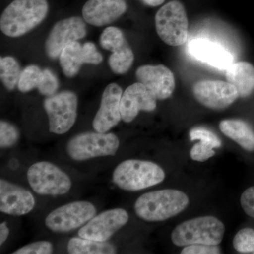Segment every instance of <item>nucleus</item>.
Returning <instances> with one entry per match:
<instances>
[{"mask_svg":"<svg viewBox=\"0 0 254 254\" xmlns=\"http://www.w3.org/2000/svg\"><path fill=\"white\" fill-rule=\"evenodd\" d=\"M48 10L47 0H14L1 15V31L11 38L22 36L46 18Z\"/></svg>","mask_w":254,"mask_h":254,"instance_id":"nucleus-1","label":"nucleus"},{"mask_svg":"<svg viewBox=\"0 0 254 254\" xmlns=\"http://www.w3.org/2000/svg\"><path fill=\"white\" fill-rule=\"evenodd\" d=\"M190 203L185 193L176 190L148 192L141 195L134 205L135 212L145 221L160 222L178 215Z\"/></svg>","mask_w":254,"mask_h":254,"instance_id":"nucleus-2","label":"nucleus"},{"mask_svg":"<svg viewBox=\"0 0 254 254\" xmlns=\"http://www.w3.org/2000/svg\"><path fill=\"white\" fill-rule=\"evenodd\" d=\"M225 234V225L213 216L198 217L182 222L172 233V241L178 247L192 245L218 246Z\"/></svg>","mask_w":254,"mask_h":254,"instance_id":"nucleus-3","label":"nucleus"},{"mask_svg":"<svg viewBox=\"0 0 254 254\" xmlns=\"http://www.w3.org/2000/svg\"><path fill=\"white\" fill-rule=\"evenodd\" d=\"M165 177L163 169L153 162L127 160L115 168L113 179L122 190L136 191L158 185Z\"/></svg>","mask_w":254,"mask_h":254,"instance_id":"nucleus-4","label":"nucleus"},{"mask_svg":"<svg viewBox=\"0 0 254 254\" xmlns=\"http://www.w3.org/2000/svg\"><path fill=\"white\" fill-rule=\"evenodd\" d=\"M155 28L162 41L170 46H180L188 38L186 10L180 1L174 0L164 5L155 15Z\"/></svg>","mask_w":254,"mask_h":254,"instance_id":"nucleus-5","label":"nucleus"},{"mask_svg":"<svg viewBox=\"0 0 254 254\" xmlns=\"http://www.w3.org/2000/svg\"><path fill=\"white\" fill-rule=\"evenodd\" d=\"M120 146V140L114 133H80L68 141L66 150L73 160H89L97 157L115 155Z\"/></svg>","mask_w":254,"mask_h":254,"instance_id":"nucleus-6","label":"nucleus"},{"mask_svg":"<svg viewBox=\"0 0 254 254\" xmlns=\"http://www.w3.org/2000/svg\"><path fill=\"white\" fill-rule=\"evenodd\" d=\"M27 178L32 190L38 194L63 195L71 188L70 177L48 162H38L31 165L27 172Z\"/></svg>","mask_w":254,"mask_h":254,"instance_id":"nucleus-7","label":"nucleus"},{"mask_svg":"<svg viewBox=\"0 0 254 254\" xmlns=\"http://www.w3.org/2000/svg\"><path fill=\"white\" fill-rule=\"evenodd\" d=\"M49 119V129L64 134L72 128L77 118L78 98L73 92L62 91L48 96L43 103Z\"/></svg>","mask_w":254,"mask_h":254,"instance_id":"nucleus-8","label":"nucleus"},{"mask_svg":"<svg viewBox=\"0 0 254 254\" xmlns=\"http://www.w3.org/2000/svg\"><path fill=\"white\" fill-rule=\"evenodd\" d=\"M96 215V208L89 202L75 201L55 209L46 219L48 229L55 232H68L90 221Z\"/></svg>","mask_w":254,"mask_h":254,"instance_id":"nucleus-9","label":"nucleus"},{"mask_svg":"<svg viewBox=\"0 0 254 254\" xmlns=\"http://www.w3.org/2000/svg\"><path fill=\"white\" fill-rule=\"evenodd\" d=\"M84 21L78 16L60 20L55 23L46 42V54L51 59L59 58L65 47L86 36Z\"/></svg>","mask_w":254,"mask_h":254,"instance_id":"nucleus-10","label":"nucleus"},{"mask_svg":"<svg viewBox=\"0 0 254 254\" xmlns=\"http://www.w3.org/2000/svg\"><path fill=\"white\" fill-rule=\"evenodd\" d=\"M128 214L122 208L111 209L93 217L80 229L78 236L99 242H107L114 234L125 226Z\"/></svg>","mask_w":254,"mask_h":254,"instance_id":"nucleus-11","label":"nucleus"},{"mask_svg":"<svg viewBox=\"0 0 254 254\" xmlns=\"http://www.w3.org/2000/svg\"><path fill=\"white\" fill-rule=\"evenodd\" d=\"M195 99L206 108L225 109L239 97L235 87L228 81L203 80L197 82L193 88Z\"/></svg>","mask_w":254,"mask_h":254,"instance_id":"nucleus-12","label":"nucleus"},{"mask_svg":"<svg viewBox=\"0 0 254 254\" xmlns=\"http://www.w3.org/2000/svg\"><path fill=\"white\" fill-rule=\"evenodd\" d=\"M123 94V89L117 83H110L106 87L99 110L93 119L95 131L106 133L118 125L122 119L120 103Z\"/></svg>","mask_w":254,"mask_h":254,"instance_id":"nucleus-13","label":"nucleus"},{"mask_svg":"<svg viewBox=\"0 0 254 254\" xmlns=\"http://www.w3.org/2000/svg\"><path fill=\"white\" fill-rule=\"evenodd\" d=\"M138 82L144 85L157 100L168 99L175 88V79L170 68L164 65H143L137 68Z\"/></svg>","mask_w":254,"mask_h":254,"instance_id":"nucleus-14","label":"nucleus"},{"mask_svg":"<svg viewBox=\"0 0 254 254\" xmlns=\"http://www.w3.org/2000/svg\"><path fill=\"white\" fill-rule=\"evenodd\" d=\"M157 107V98L140 82L127 88L120 103L122 120L129 123L136 118L140 111L152 112Z\"/></svg>","mask_w":254,"mask_h":254,"instance_id":"nucleus-15","label":"nucleus"},{"mask_svg":"<svg viewBox=\"0 0 254 254\" xmlns=\"http://www.w3.org/2000/svg\"><path fill=\"white\" fill-rule=\"evenodd\" d=\"M34 206L35 198L29 190L1 179L0 210L1 213L21 216L30 213Z\"/></svg>","mask_w":254,"mask_h":254,"instance_id":"nucleus-16","label":"nucleus"},{"mask_svg":"<svg viewBox=\"0 0 254 254\" xmlns=\"http://www.w3.org/2000/svg\"><path fill=\"white\" fill-rule=\"evenodd\" d=\"M127 9L125 0H88L82 13L86 22L100 27L116 21Z\"/></svg>","mask_w":254,"mask_h":254,"instance_id":"nucleus-17","label":"nucleus"},{"mask_svg":"<svg viewBox=\"0 0 254 254\" xmlns=\"http://www.w3.org/2000/svg\"><path fill=\"white\" fill-rule=\"evenodd\" d=\"M189 51L195 59L220 70H226L233 64V57L230 52L209 40H193L189 44Z\"/></svg>","mask_w":254,"mask_h":254,"instance_id":"nucleus-18","label":"nucleus"},{"mask_svg":"<svg viewBox=\"0 0 254 254\" xmlns=\"http://www.w3.org/2000/svg\"><path fill=\"white\" fill-rule=\"evenodd\" d=\"M226 78L245 98L254 91V66L247 62L233 63L226 69Z\"/></svg>","mask_w":254,"mask_h":254,"instance_id":"nucleus-19","label":"nucleus"},{"mask_svg":"<svg viewBox=\"0 0 254 254\" xmlns=\"http://www.w3.org/2000/svg\"><path fill=\"white\" fill-rule=\"evenodd\" d=\"M220 131L248 151L254 150V131L252 127L240 120H225L220 123Z\"/></svg>","mask_w":254,"mask_h":254,"instance_id":"nucleus-20","label":"nucleus"},{"mask_svg":"<svg viewBox=\"0 0 254 254\" xmlns=\"http://www.w3.org/2000/svg\"><path fill=\"white\" fill-rule=\"evenodd\" d=\"M59 58L63 73L68 78L76 76L82 65L85 64L83 46L78 41L73 42L65 47Z\"/></svg>","mask_w":254,"mask_h":254,"instance_id":"nucleus-21","label":"nucleus"},{"mask_svg":"<svg viewBox=\"0 0 254 254\" xmlns=\"http://www.w3.org/2000/svg\"><path fill=\"white\" fill-rule=\"evenodd\" d=\"M68 252L71 254H113L116 249L107 242H99L88 239H71L68 243Z\"/></svg>","mask_w":254,"mask_h":254,"instance_id":"nucleus-22","label":"nucleus"},{"mask_svg":"<svg viewBox=\"0 0 254 254\" xmlns=\"http://www.w3.org/2000/svg\"><path fill=\"white\" fill-rule=\"evenodd\" d=\"M17 60L13 57H4L0 59V78L6 89L13 91L18 86L21 73Z\"/></svg>","mask_w":254,"mask_h":254,"instance_id":"nucleus-23","label":"nucleus"},{"mask_svg":"<svg viewBox=\"0 0 254 254\" xmlns=\"http://www.w3.org/2000/svg\"><path fill=\"white\" fill-rule=\"evenodd\" d=\"M134 61V55L131 48L127 44L110 55L108 63L112 71L116 74H125L131 67Z\"/></svg>","mask_w":254,"mask_h":254,"instance_id":"nucleus-24","label":"nucleus"},{"mask_svg":"<svg viewBox=\"0 0 254 254\" xmlns=\"http://www.w3.org/2000/svg\"><path fill=\"white\" fill-rule=\"evenodd\" d=\"M100 43L103 48L112 53L118 51L128 44L123 32L114 26L105 28L100 36Z\"/></svg>","mask_w":254,"mask_h":254,"instance_id":"nucleus-25","label":"nucleus"},{"mask_svg":"<svg viewBox=\"0 0 254 254\" xmlns=\"http://www.w3.org/2000/svg\"><path fill=\"white\" fill-rule=\"evenodd\" d=\"M43 70L36 65H29L21 71L18 88L22 93H28L34 88H38L41 83Z\"/></svg>","mask_w":254,"mask_h":254,"instance_id":"nucleus-26","label":"nucleus"},{"mask_svg":"<svg viewBox=\"0 0 254 254\" xmlns=\"http://www.w3.org/2000/svg\"><path fill=\"white\" fill-rule=\"evenodd\" d=\"M233 246L240 253H254V230L251 228L240 230L234 238Z\"/></svg>","mask_w":254,"mask_h":254,"instance_id":"nucleus-27","label":"nucleus"},{"mask_svg":"<svg viewBox=\"0 0 254 254\" xmlns=\"http://www.w3.org/2000/svg\"><path fill=\"white\" fill-rule=\"evenodd\" d=\"M17 127L6 121L0 123V146L1 148L14 146L19 139Z\"/></svg>","mask_w":254,"mask_h":254,"instance_id":"nucleus-28","label":"nucleus"},{"mask_svg":"<svg viewBox=\"0 0 254 254\" xmlns=\"http://www.w3.org/2000/svg\"><path fill=\"white\" fill-rule=\"evenodd\" d=\"M58 78L49 68L43 70L41 83L38 87L40 93L46 96H51L55 94L59 88Z\"/></svg>","mask_w":254,"mask_h":254,"instance_id":"nucleus-29","label":"nucleus"},{"mask_svg":"<svg viewBox=\"0 0 254 254\" xmlns=\"http://www.w3.org/2000/svg\"><path fill=\"white\" fill-rule=\"evenodd\" d=\"M190 136L191 141L199 140L200 141L203 142V143H208L213 148H219L222 145L221 141L213 132L210 131L207 128H202V127H196V128H193L190 131Z\"/></svg>","mask_w":254,"mask_h":254,"instance_id":"nucleus-30","label":"nucleus"},{"mask_svg":"<svg viewBox=\"0 0 254 254\" xmlns=\"http://www.w3.org/2000/svg\"><path fill=\"white\" fill-rule=\"evenodd\" d=\"M53 245L47 241H40L24 246L13 252L14 254H50L53 253Z\"/></svg>","mask_w":254,"mask_h":254,"instance_id":"nucleus-31","label":"nucleus"},{"mask_svg":"<svg viewBox=\"0 0 254 254\" xmlns=\"http://www.w3.org/2000/svg\"><path fill=\"white\" fill-rule=\"evenodd\" d=\"M213 147L208 143L200 141L192 147L190 155L192 160L198 162H203L215 155Z\"/></svg>","mask_w":254,"mask_h":254,"instance_id":"nucleus-32","label":"nucleus"},{"mask_svg":"<svg viewBox=\"0 0 254 254\" xmlns=\"http://www.w3.org/2000/svg\"><path fill=\"white\" fill-rule=\"evenodd\" d=\"M82 46H83L85 64L97 65L103 62V55L97 50L94 43L92 42H87L82 45Z\"/></svg>","mask_w":254,"mask_h":254,"instance_id":"nucleus-33","label":"nucleus"},{"mask_svg":"<svg viewBox=\"0 0 254 254\" xmlns=\"http://www.w3.org/2000/svg\"><path fill=\"white\" fill-rule=\"evenodd\" d=\"M182 254H220L218 246L192 245L186 246L182 250Z\"/></svg>","mask_w":254,"mask_h":254,"instance_id":"nucleus-34","label":"nucleus"},{"mask_svg":"<svg viewBox=\"0 0 254 254\" xmlns=\"http://www.w3.org/2000/svg\"><path fill=\"white\" fill-rule=\"evenodd\" d=\"M240 202L245 213L254 219V187H250L244 191Z\"/></svg>","mask_w":254,"mask_h":254,"instance_id":"nucleus-35","label":"nucleus"},{"mask_svg":"<svg viewBox=\"0 0 254 254\" xmlns=\"http://www.w3.org/2000/svg\"><path fill=\"white\" fill-rule=\"evenodd\" d=\"M9 230L6 222L0 224V245H2L6 242L9 237Z\"/></svg>","mask_w":254,"mask_h":254,"instance_id":"nucleus-36","label":"nucleus"},{"mask_svg":"<svg viewBox=\"0 0 254 254\" xmlns=\"http://www.w3.org/2000/svg\"><path fill=\"white\" fill-rule=\"evenodd\" d=\"M165 0H142L145 4L150 6H158L163 4Z\"/></svg>","mask_w":254,"mask_h":254,"instance_id":"nucleus-37","label":"nucleus"}]
</instances>
